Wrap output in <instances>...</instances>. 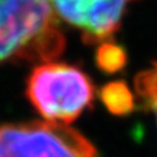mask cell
<instances>
[{
    "label": "cell",
    "mask_w": 157,
    "mask_h": 157,
    "mask_svg": "<svg viewBox=\"0 0 157 157\" xmlns=\"http://www.w3.org/2000/svg\"><path fill=\"white\" fill-rule=\"evenodd\" d=\"M101 100L107 110L115 115H126L135 107V98L123 81L106 84L101 89Z\"/></svg>",
    "instance_id": "5"
},
{
    "label": "cell",
    "mask_w": 157,
    "mask_h": 157,
    "mask_svg": "<svg viewBox=\"0 0 157 157\" xmlns=\"http://www.w3.org/2000/svg\"><path fill=\"white\" fill-rule=\"evenodd\" d=\"M58 18L82 30L93 0H47Z\"/></svg>",
    "instance_id": "6"
},
{
    "label": "cell",
    "mask_w": 157,
    "mask_h": 157,
    "mask_svg": "<svg viewBox=\"0 0 157 157\" xmlns=\"http://www.w3.org/2000/svg\"><path fill=\"white\" fill-rule=\"evenodd\" d=\"M26 97L46 122L72 123L92 105L94 86L84 71L67 63L37 66L26 81Z\"/></svg>",
    "instance_id": "2"
},
{
    "label": "cell",
    "mask_w": 157,
    "mask_h": 157,
    "mask_svg": "<svg viewBox=\"0 0 157 157\" xmlns=\"http://www.w3.org/2000/svg\"><path fill=\"white\" fill-rule=\"evenodd\" d=\"M127 60L126 51L113 42H102L97 48L96 62L100 70L106 73H115L124 67Z\"/></svg>",
    "instance_id": "8"
},
{
    "label": "cell",
    "mask_w": 157,
    "mask_h": 157,
    "mask_svg": "<svg viewBox=\"0 0 157 157\" xmlns=\"http://www.w3.org/2000/svg\"><path fill=\"white\" fill-rule=\"evenodd\" d=\"M135 90L140 104L153 113L157 121V60L135 77Z\"/></svg>",
    "instance_id": "7"
},
{
    "label": "cell",
    "mask_w": 157,
    "mask_h": 157,
    "mask_svg": "<svg viewBox=\"0 0 157 157\" xmlns=\"http://www.w3.org/2000/svg\"><path fill=\"white\" fill-rule=\"evenodd\" d=\"M130 2L132 0H93L82 28L85 42H106L118 30Z\"/></svg>",
    "instance_id": "4"
},
{
    "label": "cell",
    "mask_w": 157,
    "mask_h": 157,
    "mask_svg": "<svg viewBox=\"0 0 157 157\" xmlns=\"http://www.w3.org/2000/svg\"><path fill=\"white\" fill-rule=\"evenodd\" d=\"M64 43L47 0H0V63H48L63 52Z\"/></svg>",
    "instance_id": "1"
},
{
    "label": "cell",
    "mask_w": 157,
    "mask_h": 157,
    "mask_svg": "<svg viewBox=\"0 0 157 157\" xmlns=\"http://www.w3.org/2000/svg\"><path fill=\"white\" fill-rule=\"evenodd\" d=\"M0 157H101L78 131L52 122L0 124Z\"/></svg>",
    "instance_id": "3"
}]
</instances>
